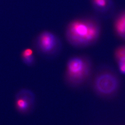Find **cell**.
<instances>
[{
  "mask_svg": "<svg viewBox=\"0 0 125 125\" xmlns=\"http://www.w3.org/2000/svg\"><path fill=\"white\" fill-rule=\"evenodd\" d=\"M94 71L89 57L85 55L73 56L66 62L64 81L70 87L78 88L89 83Z\"/></svg>",
  "mask_w": 125,
  "mask_h": 125,
  "instance_id": "obj_3",
  "label": "cell"
},
{
  "mask_svg": "<svg viewBox=\"0 0 125 125\" xmlns=\"http://www.w3.org/2000/svg\"><path fill=\"white\" fill-rule=\"evenodd\" d=\"M95 12L100 16L109 18L115 14V6L113 0H89Z\"/></svg>",
  "mask_w": 125,
  "mask_h": 125,
  "instance_id": "obj_6",
  "label": "cell"
},
{
  "mask_svg": "<svg viewBox=\"0 0 125 125\" xmlns=\"http://www.w3.org/2000/svg\"><path fill=\"white\" fill-rule=\"evenodd\" d=\"M89 84L96 96L102 99L111 100L118 96L122 83L119 74L114 69L103 65L94 71Z\"/></svg>",
  "mask_w": 125,
  "mask_h": 125,
  "instance_id": "obj_2",
  "label": "cell"
},
{
  "mask_svg": "<svg viewBox=\"0 0 125 125\" xmlns=\"http://www.w3.org/2000/svg\"><path fill=\"white\" fill-rule=\"evenodd\" d=\"M113 55L119 72L125 75V44L118 46Z\"/></svg>",
  "mask_w": 125,
  "mask_h": 125,
  "instance_id": "obj_8",
  "label": "cell"
},
{
  "mask_svg": "<svg viewBox=\"0 0 125 125\" xmlns=\"http://www.w3.org/2000/svg\"><path fill=\"white\" fill-rule=\"evenodd\" d=\"M112 27L114 34L119 39L125 41V9L113 16Z\"/></svg>",
  "mask_w": 125,
  "mask_h": 125,
  "instance_id": "obj_7",
  "label": "cell"
},
{
  "mask_svg": "<svg viewBox=\"0 0 125 125\" xmlns=\"http://www.w3.org/2000/svg\"><path fill=\"white\" fill-rule=\"evenodd\" d=\"M99 19L94 16L76 18L70 21L65 31V39L75 48L89 47L96 43L101 34Z\"/></svg>",
  "mask_w": 125,
  "mask_h": 125,
  "instance_id": "obj_1",
  "label": "cell"
},
{
  "mask_svg": "<svg viewBox=\"0 0 125 125\" xmlns=\"http://www.w3.org/2000/svg\"><path fill=\"white\" fill-rule=\"evenodd\" d=\"M36 100V96L33 91L28 89H22L15 96V109L21 114H30L34 109Z\"/></svg>",
  "mask_w": 125,
  "mask_h": 125,
  "instance_id": "obj_5",
  "label": "cell"
},
{
  "mask_svg": "<svg viewBox=\"0 0 125 125\" xmlns=\"http://www.w3.org/2000/svg\"><path fill=\"white\" fill-rule=\"evenodd\" d=\"M33 47L42 56L52 58L60 54L62 49V41L58 35L50 31H42L35 37Z\"/></svg>",
  "mask_w": 125,
  "mask_h": 125,
  "instance_id": "obj_4",
  "label": "cell"
},
{
  "mask_svg": "<svg viewBox=\"0 0 125 125\" xmlns=\"http://www.w3.org/2000/svg\"><path fill=\"white\" fill-rule=\"evenodd\" d=\"M22 61L28 66H33L36 64V58L34 51L31 48H26L23 50L20 54Z\"/></svg>",
  "mask_w": 125,
  "mask_h": 125,
  "instance_id": "obj_9",
  "label": "cell"
}]
</instances>
